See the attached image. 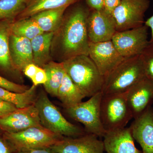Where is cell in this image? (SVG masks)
Returning a JSON list of instances; mask_svg holds the SVG:
<instances>
[{
  "mask_svg": "<svg viewBox=\"0 0 153 153\" xmlns=\"http://www.w3.org/2000/svg\"><path fill=\"white\" fill-rule=\"evenodd\" d=\"M90 10L84 0H80L66 9L52 38V60L63 63L75 56L88 55L90 42L87 19Z\"/></svg>",
  "mask_w": 153,
  "mask_h": 153,
  "instance_id": "6da1fadb",
  "label": "cell"
},
{
  "mask_svg": "<svg viewBox=\"0 0 153 153\" xmlns=\"http://www.w3.org/2000/svg\"><path fill=\"white\" fill-rule=\"evenodd\" d=\"M62 63L66 74L85 97L101 92L104 76L88 55L75 56Z\"/></svg>",
  "mask_w": 153,
  "mask_h": 153,
  "instance_id": "7a4b0ae2",
  "label": "cell"
},
{
  "mask_svg": "<svg viewBox=\"0 0 153 153\" xmlns=\"http://www.w3.org/2000/svg\"><path fill=\"white\" fill-rule=\"evenodd\" d=\"M146 76L141 55L126 58L104 76L102 93L104 95L126 93Z\"/></svg>",
  "mask_w": 153,
  "mask_h": 153,
  "instance_id": "3957f363",
  "label": "cell"
},
{
  "mask_svg": "<svg viewBox=\"0 0 153 153\" xmlns=\"http://www.w3.org/2000/svg\"><path fill=\"white\" fill-rule=\"evenodd\" d=\"M34 105L38 110L41 124L52 132L70 137H76L87 133L84 129L68 121L44 91L39 93Z\"/></svg>",
  "mask_w": 153,
  "mask_h": 153,
  "instance_id": "277c9868",
  "label": "cell"
},
{
  "mask_svg": "<svg viewBox=\"0 0 153 153\" xmlns=\"http://www.w3.org/2000/svg\"><path fill=\"white\" fill-rule=\"evenodd\" d=\"M64 137L44 126L32 127L14 133L4 132L3 135L14 152L50 147Z\"/></svg>",
  "mask_w": 153,
  "mask_h": 153,
  "instance_id": "5b68a950",
  "label": "cell"
},
{
  "mask_svg": "<svg viewBox=\"0 0 153 153\" xmlns=\"http://www.w3.org/2000/svg\"><path fill=\"white\" fill-rule=\"evenodd\" d=\"M100 112L102 123L106 132L126 128L133 119L126 93L102 94Z\"/></svg>",
  "mask_w": 153,
  "mask_h": 153,
  "instance_id": "8992f818",
  "label": "cell"
},
{
  "mask_svg": "<svg viewBox=\"0 0 153 153\" xmlns=\"http://www.w3.org/2000/svg\"><path fill=\"white\" fill-rule=\"evenodd\" d=\"M102 97V92H99L87 101L65 108L69 117L83 125L87 133L94 134L99 138L103 137L106 133L100 117Z\"/></svg>",
  "mask_w": 153,
  "mask_h": 153,
  "instance_id": "52a82bcc",
  "label": "cell"
},
{
  "mask_svg": "<svg viewBox=\"0 0 153 153\" xmlns=\"http://www.w3.org/2000/svg\"><path fill=\"white\" fill-rule=\"evenodd\" d=\"M150 4L149 0H121L112 13L116 31H124L143 26L145 13Z\"/></svg>",
  "mask_w": 153,
  "mask_h": 153,
  "instance_id": "ba28073f",
  "label": "cell"
},
{
  "mask_svg": "<svg viewBox=\"0 0 153 153\" xmlns=\"http://www.w3.org/2000/svg\"><path fill=\"white\" fill-rule=\"evenodd\" d=\"M111 41L125 59L141 55L149 44V28L144 25L130 30L117 31Z\"/></svg>",
  "mask_w": 153,
  "mask_h": 153,
  "instance_id": "9c48e42d",
  "label": "cell"
},
{
  "mask_svg": "<svg viewBox=\"0 0 153 153\" xmlns=\"http://www.w3.org/2000/svg\"><path fill=\"white\" fill-rule=\"evenodd\" d=\"M88 56L104 77L125 59L111 41L89 42Z\"/></svg>",
  "mask_w": 153,
  "mask_h": 153,
  "instance_id": "30bf717a",
  "label": "cell"
},
{
  "mask_svg": "<svg viewBox=\"0 0 153 153\" xmlns=\"http://www.w3.org/2000/svg\"><path fill=\"white\" fill-rule=\"evenodd\" d=\"M94 134L76 137H64L51 147L56 153H105L104 142Z\"/></svg>",
  "mask_w": 153,
  "mask_h": 153,
  "instance_id": "8fae6325",
  "label": "cell"
},
{
  "mask_svg": "<svg viewBox=\"0 0 153 153\" xmlns=\"http://www.w3.org/2000/svg\"><path fill=\"white\" fill-rule=\"evenodd\" d=\"M36 126H43L34 104L23 108H18L0 118V129L4 132L14 133Z\"/></svg>",
  "mask_w": 153,
  "mask_h": 153,
  "instance_id": "7c38bea8",
  "label": "cell"
},
{
  "mask_svg": "<svg viewBox=\"0 0 153 153\" xmlns=\"http://www.w3.org/2000/svg\"><path fill=\"white\" fill-rule=\"evenodd\" d=\"M89 42L92 43L111 41L117 32L112 14L104 10H90L87 19Z\"/></svg>",
  "mask_w": 153,
  "mask_h": 153,
  "instance_id": "4fadbf2b",
  "label": "cell"
},
{
  "mask_svg": "<svg viewBox=\"0 0 153 153\" xmlns=\"http://www.w3.org/2000/svg\"><path fill=\"white\" fill-rule=\"evenodd\" d=\"M134 119L153 105V80L146 76L126 93Z\"/></svg>",
  "mask_w": 153,
  "mask_h": 153,
  "instance_id": "5bb4252c",
  "label": "cell"
},
{
  "mask_svg": "<svg viewBox=\"0 0 153 153\" xmlns=\"http://www.w3.org/2000/svg\"><path fill=\"white\" fill-rule=\"evenodd\" d=\"M134 139L143 153H153V108H149L134 121L129 127Z\"/></svg>",
  "mask_w": 153,
  "mask_h": 153,
  "instance_id": "9a60e30c",
  "label": "cell"
},
{
  "mask_svg": "<svg viewBox=\"0 0 153 153\" xmlns=\"http://www.w3.org/2000/svg\"><path fill=\"white\" fill-rule=\"evenodd\" d=\"M13 22L8 20L0 21V72L13 77L19 81V83H23V73L19 72L14 67L9 50L11 25Z\"/></svg>",
  "mask_w": 153,
  "mask_h": 153,
  "instance_id": "2e32d148",
  "label": "cell"
},
{
  "mask_svg": "<svg viewBox=\"0 0 153 153\" xmlns=\"http://www.w3.org/2000/svg\"><path fill=\"white\" fill-rule=\"evenodd\" d=\"M103 138L106 153H143L135 146L129 128L107 132Z\"/></svg>",
  "mask_w": 153,
  "mask_h": 153,
  "instance_id": "e0dca14e",
  "label": "cell"
},
{
  "mask_svg": "<svg viewBox=\"0 0 153 153\" xmlns=\"http://www.w3.org/2000/svg\"><path fill=\"white\" fill-rule=\"evenodd\" d=\"M9 50L12 63L15 68L23 73L25 67L33 63L31 41L11 34L9 37Z\"/></svg>",
  "mask_w": 153,
  "mask_h": 153,
  "instance_id": "ac0fdd59",
  "label": "cell"
},
{
  "mask_svg": "<svg viewBox=\"0 0 153 153\" xmlns=\"http://www.w3.org/2000/svg\"><path fill=\"white\" fill-rule=\"evenodd\" d=\"M53 35V33H43L30 40L33 63L41 68L52 60L51 46Z\"/></svg>",
  "mask_w": 153,
  "mask_h": 153,
  "instance_id": "d6986e66",
  "label": "cell"
},
{
  "mask_svg": "<svg viewBox=\"0 0 153 153\" xmlns=\"http://www.w3.org/2000/svg\"><path fill=\"white\" fill-rule=\"evenodd\" d=\"M80 0H29L27 6L16 20L29 18L42 11L66 7Z\"/></svg>",
  "mask_w": 153,
  "mask_h": 153,
  "instance_id": "ffe728a7",
  "label": "cell"
},
{
  "mask_svg": "<svg viewBox=\"0 0 153 153\" xmlns=\"http://www.w3.org/2000/svg\"><path fill=\"white\" fill-rule=\"evenodd\" d=\"M67 8L42 11L30 17L44 33H54L60 26Z\"/></svg>",
  "mask_w": 153,
  "mask_h": 153,
  "instance_id": "44dd1931",
  "label": "cell"
},
{
  "mask_svg": "<svg viewBox=\"0 0 153 153\" xmlns=\"http://www.w3.org/2000/svg\"><path fill=\"white\" fill-rule=\"evenodd\" d=\"M57 97L65 108L82 102L85 97L66 73L58 89Z\"/></svg>",
  "mask_w": 153,
  "mask_h": 153,
  "instance_id": "7402d4cb",
  "label": "cell"
},
{
  "mask_svg": "<svg viewBox=\"0 0 153 153\" xmlns=\"http://www.w3.org/2000/svg\"><path fill=\"white\" fill-rule=\"evenodd\" d=\"M43 68L47 76V82L43 85L44 88L50 95L57 97L58 89L66 74L63 63L52 60Z\"/></svg>",
  "mask_w": 153,
  "mask_h": 153,
  "instance_id": "603a6c76",
  "label": "cell"
},
{
  "mask_svg": "<svg viewBox=\"0 0 153 153\" xmlns=\"http://www.w3.org/2000/svg\"><path fill=\"white\" fill-rule=\"evenodd\" d=\"M37 86L33 85L25 92L19 93L10 91L0 86V100L13 103L17 108H23L35 103Z\"/></svg>",
  "mask_w": 153,
  "mask_h": 153,
  "instance_id": "cb8c5ba5",
  "label": "cell"
},
{
  "mask_svg": "<svg viewBox=\"0 0 153 153\" xmlns=\"http://www.w3.org/2000/svg\"><path fill=\"white\" fill-rule=\"evenodd\" d=\"M11 34L31 40L44 32L31 17L18 19L12 22Z\"/></svg>",
  "mask_w": 153,
  "mask_h": 153,
  "instance_id": "d4e9b609",
  "label": "cell"
},
{
  "mask_svg": "<svg viewBox=\"0 0 153 153\" xmlns=\"http://www.w3.org/2000/svg\"><path fill=\"white\" fill-rule=\"evenodd\" d=\"M29 1L0 0V21H15L25 10Z\"/></svg>",
  "mask_w": 153,
  "mask_h": 153,
  "instance_id": "484cf974",
  "label": "cell"
},
{
  "mask_svg": "<svg viewBox=\"0 0 153 153\" xmlns=\"http://www.w3.org/2000/svg\"><path fill=\"white\" fill-rule=\"evenodd\" d=\"M146 77L153 80V43H150L141 54Z\"/></svg>",
  "mask_w": 153,
  "mask_h": 153,
  "instance_id": "4316f807",
  "label": "cell"
},
{
  "mask_svg": "<svg viewBox=\"0 0 153 153\" xmlns=\"http://www.w3.org/2000/svg\"><path fill=\"white\" fill-rule=\"evenodd\" d=\"M0 86L10 91L19 93L25 92L30 88L27 85L16 83L1 75H0Z\"/></svg>",
  "mask_w": 153,
  "mask_h": 153,
  "instance_id": "83f0119b",
  "label": "cell"
},
{
  "mask_svg": "<svg viewBox=\"0 0 153 153\" xmlns=\"http://www.w3.org/2000/svg\"><path fill=\"white\" fill-rule=\"evenodd\" d=\"M33 85L38 86V85H44L47 80V76L44 68L39 67L36 73L31 79Z\"/></svg>",
  "mask_w": 153,
  "mask_h": 153,
  "instance_id": "f1b7e54d",
  "label": "cell"
},
{
  "mask_svg": "<svg viewBox=\"0 0 153 153\" xmlns=\"http://www.w3.org/2000/svg\"><path fill=\"white\" fill-rule=\"evenodd\" d=\"M17 108L13 103L0 100V118L13 112Z\"/></svg>",
  "mask_w": 153,
  "mask_h": 153,
  "instance_id": "f546056e",
  "label": "cell"
},
{
  "mask_svg": "<svg viewBox=\"0 0 153 153\" xmlns=\"http://www.w3.org/2000/svg\"><path fill=\"white\" fill-rule=\"evenodd\" d=\"M91 10H101L104 9V0H84Z\"/></svg>",
  "mask_w": 153,
  "mask_h": 153,
  "instance_id": "4dcf8cb0",
  "label": "cell"
},
{
  "mask_svg": "<svg viewBox=\"0 0 153 153\" xmlns=\"http://www.w3.org/2000/svg\"><path fill=\"white\" fill-rule=\"evenodd\" d=\"M39 67V66H37L34 63H30L25 67V69L23 70V74L31 79L38 70Z\"/></svg>",
  "mask_w": 153,
  "mask_h": 153,
  "instance_id": "1f68e13d",
  "label": "cell"
},
{
  "mask_svg": "<svg viewBox=\"0 0 153 153\" xmlns=\"http://www.w3.org/2000/svg\"><path fill=\"white\" fill-rule=\"evenodd\" d=\"M121 0H104L105 10L112 14L113 11L119 4Z\"/></svg>",
  "mask_w": 153,
  "mask_h": 153,
  "instance_id": "d6a6232c",
  "label": "cell"
},
{
  "mask_svg": "<svg viewBox=\"0 0 153 153\" xmlns=\"http://www.w3.org/2000/svg\"><path fill=\"white\" fill-rule=\"evenodd\" d=\"M13 151L4 137L0 136V153H13Z\"/></svg>",
  "mask_w": 153,
  "mask_h": 153,
  "instance_id": "836d02e7",
  "label": "cell"
},
{
  "mask_svg": "<svg viewBox=\"0 0 153 153\" xmlns=\"http://www.w3.org/2000/svg\"><path fill=\"white\" fill-rule=\"evenodd\" d=\"M15 153H56L51 149L49 148H42V149H35L26 151L15 152Z\"/></svg>",
  "mask_w": 153,
  "mask_h": 153,
  "instance_id": "e575fe53",
  "label": "cell"
},
{
  "mask_svg": "<svg viewBox=\"0 0 153 153\" xmlns=\"http://www.w3.org/2000/svg\"><path fill=\"white\" fill-rule=\"evenodd\" d=\"M144 25L150 29L151 35L149 43H153V15L149 18L146 21H145Z\"/></svg>",
  "mask_w": 153,
  "mask_h": 153,
  "instance_id": "d590c367",
  "label": "cell"
}]
</instances>
